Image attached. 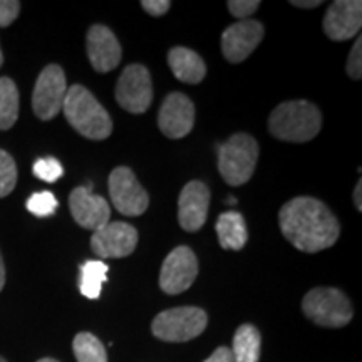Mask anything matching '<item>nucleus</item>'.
<instances>
[{
  "label": "nucleus",
  "mask_w": 362,
  "mask_h": 362,
  "mask_svg": "<svg viewBox=\"0 0 362 362\" xmlns=\"http://www.w3.org/2000/svg\"><path fill=\"white\" fill-rule=\"evenodd\" d=\"M138 245V230L126 221H110L90 237V248L99 259H124Z\"/></svg>",
  "instance_id": "11"
},
{
  "label": "nucleus",
  "mask_w": 362,
  "mask_h": 362,
  "mask_svg": "<svg viewBox=\"0 0 362 362\" xmlns=\"http://www.w3.org/2000/svg\"><path fill=\"white\" fill-rule=\"evenodd\" d=\"M168 66L175 78L187 84L202 83L206 74V66L200 54L187 47H173L168 52Z\"/></svg>",
  "instance_id": "18"
},
{
  "label": "nucleus",
  "mask_w": 362,
  "mask_h": 362,
  "mask_svg": "<svg viewBox=\"0 0 362 362\" xmlns=\"http://www.w3.org/2000/svg\"><path fill=\"white\" fill-rule=\"evenodd\" d=\"M279 223L285 240L307 253L332 247L341 235L336 215L325 203L310 197H297L285 203L279 214Z\"/></svg>",
  "instance_id": "1"
},
{
  "label": "nucleus",
  "mask_w": 362,
  "mask_h": 362,
  "mask_svg": "<svg viewBox=\"0 0 362 362\" xmlns=\"http://www.w3.org/2000/svg\"><path fill=\"white\" fill-rule=\"evenodd\" d=\"M347 74L351 79L359 81L362 78V39L357 37L356 44L352 45V51L347 59Z\"/></svg>",
  "instance_id": "27"
},
{
  "label": "nucleus",
  "mask_w": 362,
  "mask_h": 362,
  "mask_svg": "<svg viewBox=\"0 0 362 362\" xmlns=\"http://www.w3.org/2000/svg\"><path fill=\"white\" fill-rule=\"evenodd\" d=\"M206 324L208 315L200 307H175L155 317L151 332L165 342H188L200 336Z\"/></svg>",
  "instance_id": "6"
},
{
  "label": "nucleus",
  "mask_w": 362,
  "mask_h": 362,
  "mask_svg": "<svg viewBox=\"0 0 362 362\" xmlns=\"http://www.w3.org/2000/svg\"><path fill=\"white\" fill-rule=\"evenodd\" d=\"M203 362H235V361H233L232 351H230L228 347L221 346L214 352V354L208 357L206 361H203Z\"/></svg>",
  "instance_id": "31"
},
{
  "label": "nucleus",
  "mask_w": 362,
  "mask_h": 362,
  "mask_svg": "<svg viewBox=\"0 0 362 362\" xmlns=\"http://www.w3.org/2000/svg\"><path fill=\"white\" fill-rule=\"evenodd\" d=\"M259 7H260L259 0H230L228 2L230 13L242 21H247L253 12H257V8Z\"/></svg>",
  "instance_id": "28"
},
{
  "label": "nucleus",
  "mask_w": 362,
  "mask_h": 362,
  "mask_svg": "<svg viewBox=\"0 0 362 362\" xmlns=\"http://www.w3.org/2000/svg\"><path fill=\"white\" fill-rule=\"evenodd\" d=\"M86 51H88L90 64L101 74L116 69L121 62V56H123L119 40L116 39L110 27L101 24L93 25L88 30Z\"/></svg>",
  "instance_id": "16"
},
{
  "label": "nucleus",
  "mask_w": 362,
  "mask_h": 362,
  "mask_svg": "<svg viewBox=\"0 0 362 362\" xmlns=\"http://www.w3.org/2000/svg\"><path fill=\"white\" fill-rule=\"evenodd\" d=\"M141 7L149 13V16L160 17L165 16V13L170 11L171 2L170 0H143Z\"/></svg>",
  "instance_id": "30"
},
{
  "label": "nucleus",
  "mask_w": 362,
  "mask_h": 362,
  "mask_svg": "<svg viewBox=\"0 0 362 362\" xmlns=\"http://www.w3.org/2000/svg\"><path fill=\"white\" fill-rule=\"evenodd\" d=\"M33 171L39 180L47 181V183H54V181H57L62 175H64V168H62L61 161L51 156L39 158V160L34 163Z\"/></svg>",
  "instance_id": "26"
},
{
  "label": "nucleus",
  "mask_w": 362,
  "mask_h": 362,
  "mask_svg": "<svg viewBox=\"0 0 362 362\" xmlns=\"http://www.w3.org/2000/svg\"><path fill=\"white\" fill-rule=\"evenodd\" d=\"M362 27L361 0H336L324 17V33L330 40L344 42L354 39Z\"/></svg>",
  "instance_id": "15"
},
{
  "label": "nucleus",
  "mask_w": 362,
  "mask_h": 362,
  "mask_svg": "<svg viewBox=\"0 0 362 362\" xmlns=\"http://www.w3.org/2000/svg\"><path fill=\"white\" fill-rule=\"evenodd\" d=\"M0 362H7L6 359H4V357H0Z\"/></svg>",
  "instance_id": "38"
},
{
  "label": "nucleus",
  "mask_w": 362,
  "mask_h": 362,
  "mask_svg": "<svg viewBox=\"0 0 362 362\" xmlns=\"http://www.w3.org/2000/svg\"><path fill=\"white\" fill-rule=\"evenodd\" d=\"M21 12V2L17 0H0V27H8Z\"/></svg>",
  "instance_id": "29"
},
{
  "label": "nucleus",
  "mask_w": 362,
  "mask_h": 362,
  "mask_svg": "<svg viewBox=\"0 0 362 362\" xmlns=\"http://www.w3.org/2000/svg\"><path fill=\"white\" fill-rule=\"evenodd\" d=\"M264 39V25L259 21H240L221 34V52L232 64H240L259 47Z\"/></svg>",
  "instance_id": "13"
},
{
  "label": "nucleus",
  "mask_w": 362,
  "mask_h": 362,
  "mask_svg": "<svg viewBox=\"0 0 362 362\" xmlns=\"http://www.w3.org/2000/svg\"><path fill=\"white\" fill-rule=\"evenodd\" d=\"M228 205H237V198H228Z\"/></svg>",
  "instance_id": "36"
},
{
  "label": "nucleus",
  "mask_w": 362,
  "mask_h": 362,
  "mask_svg": "<svg viewBox=\"0 0 362 362\" xmlns=\"http://www.w3.org/2000/svg\"><path fill=\"white\" fill-rule=\"evenodd\" d=\"M72 351L78 362H107L103 342L90 332H79L72 341Z\"/></svg>",
  "instance_id": "23"
},
{
  "label": "nucleus",
  "mask_w": 362,
  "mask_h": 362,
  "mask_svg": "<svg viewBox=\"0 0 362 362\" xmlns=\"http://www.w3.org/2000/svg\"><path fill=\"white\" fill-rule=\"evenodd\" d=\"M107 185H110L112 205L121 215L139 216L148 210L149 194L129 168L117 166L112 170Z\"/></svg>",
  "instance_id": "9"
},
{
  "label": "nucleus",
  "mask_w": 362,
  "mask_h": 362,
  "mask_svg": "<svg viewBox=\"0 0 362 362\" xmlns=\"http://www.w3.org/2000/svg\"><path fill=\"white\" fill-rule=\"evenodd\" d=\"M69 208L72 218L83 228L98 232L110 223L111 206L103 197L93 193V185L74 188L69 194Z\"/></svg>",
  "instance_id": "12"
},
{
  "label": "nucleus",
  "mask_w": 362,
  "mask_h": 362,
  "mask_svg": "<svg viewBox=\"0 0 362 362\" xmlns=\"http://www.w3.org/2000/svg\"><path fill=\"white\" fill-rule=\"evenodd\" d=\"M218 149V171L230 187H242L252 178L259 161V143L250 134L237 133Z\"/></svg>",
  "instance_id": "4"
},
{
  "label": "nucleus",
  "mask_w": 362,
  "mask_h": 362,
  "mask_svg": "<svg viewBox=\"0 0 362 362\" xmlns=\"http://www.w3.org/2000/svg\"><path fill=\"white\" fill-rule=\"evenodd\" d=\"M354 203L357 206V210L362 211V181L356 185V189H354Z\"/></svg>",
  "instance_id": "33"
},
{
  "label": "nucleus",
  "mask_w": 362,
  "mask_h": 362,
  "mask_svg": "<svg viewBox=\"0 0 362 362\" xmlns=\"http://www.w3.org/2000/svg\"><path fill=\"white\" fill-rule=\"evenodd\" d=\"M292 6L296 7H300V8H315L319 6H322V2L320 0H292Z\"/></svg>",
  "instance_id": "32"
},
{
  "label": "nucleus",
  "mask_w": 362,
  "mask_h": 362,
  "mask_svg": "<svg viewBox=\"0 0 362 362\" xmlns=\"http://www.w3.org/2000/svg\"><path fill=\"white\" fill-rule=\"evenodd\" d=\"M218 243L225 250H242L248 240L245 218L238 211L230 210L218 216L215 225Z\"/></svg>",
  "instance_id": "19"
},
{
  "label": "nucleus",
  "mask_w": 362,
  "mask_h": 362,
  "mask_svg": "<svg viewBox=\"0 0 362 362\" xmlns=\"http://www.w3.org/2000/svg\"><path fill=\"white\" fill-rule=\"evenodd\" d=\"M19 117V90L11 78H0V129L7 131Z\"/></svg>",
  "instance_id": "22"
},
{
  "label": "nucleus",
  "mask_w": 362,
  "mask_h": 362,
  "mask_svg": "<svg viewBox=\"0 0 362 362\" xmlns=\"http://www.w3.org/2000/svg\"><path fill=\"white\" fill-rule=\"evenodd\" d=\"M107 267L101 260H88L81 265L79 275V291L84 297L96 300L101 296L103 285L107 280Z\"/></svg>",
  "instance_id": "21"
},
{
  "label": "nucleus",
  "mask_w": 362,
  "mask_h": 362,
  "mask_svg": "<svg viewBox=\"0 0 362 362\" xmlns=\"http://www.w3.org/2000/svg\"><path fill=\"white\" fill-rule=\"evenodd\" d=\"M25 206L33 215L39 216V218H45V216H51L56 214L59 203L51 192H39L34 193L33 197L27 200Z\"/></svg>",
  "instance_id": "25"
},
{
  "label": "nucleus",
  "mask_w": 362,
  "mask_h": 362,
  "mask_svg": "<svg viewBox=\"0 0 362 362\" xmlns=\"http://www.w3.org/2000/svg\"><path fill=\"white\" fill-rule=\"evenodd\" d=\"M4 64V54H2V49H0V66Z\"/></svg>",
  "instance_id": "37"
},
{
  "label": "nucleus",
  "mask_w": 362,
  "mask_h": 362,
  "mask_svg": "<svg viewBox=\"0 0 362 362\" xmlns=\"http://www.w3.org/2000/svg\"><path fill=\"white\" fill-rule=\"evenodd\" d=\"M262 337L259 329L252 324L240 325L233 336L232 356L235 362H259Z\"/></svg>",
  "instance_id": "20"
},
{
  "label": "nucleus",
  "mask_w": 362,
  "mask_h": 362,
  "mask_svg": "<svg viewBox=\"0 0 362 362\" xmlns=\"http://www.w3.org/2000/svg\"><path fill=\"white\" fill-rule=\"evenodd\" d=\"M67 93L66 74L61 66L49 64L39 74L33 94L34 115L42 121L54 119L62 110Z\"/></svg>",
  "instance_id": "8"
},
{
  "label": "nucleus",
  "mask_w": 362,
  "mask_h": 362,
  "mask_svg": "<svg viewBox=\"0 0 362 362\" xmlns=\"http://www.w3.org/2000/svg\"><path fill=\"white\" fill-rule=\"evenodd\" d=\"M322 128V115L315 104L304 99L279 104L269 117V131L274 138L288 143H307Z\"/></svg>",
  "instance_id": "3"
},
{
  "label": "nucleus",
  "mask_w": 362,
  "mask_h": 362,
  "mask_svg": "<svg viewBox=\"0 0 362 362\" xmlns=\"http://www.w3.org/2000/svg\"><path fill=\"white\" fill-rule=\"evenodd\" d=\"M62 111L67 123L84 138L101 141L112 133L111 116L84 86L74 84L67 88Z\"/></svg>",
  "instance_id": "2"
},
{
  "label": "nucleus",
  "mask_w": 362,
  "mask_h": 362,
  "mask_svg": "<svg viewBox=\"0 0 362 362\" xmlns=\"http://www.w3.org/2000/svg\"><path fill=\"white\" fill-rule=\"evenodd\" d=\"M37 362H59V361L51 359V357H44V359H40V361H37Z\"/></svg>",
  "instance_id": "35"
},
{
  "label": "nucleus",
  "mask_w": 362,
  "mask_h": 362,
  "mask_svg": "<svg viewBox=\"0 0 362 362\" xmlns=\"http://www.w3.org/2000/svg\"><path fill=\"white\" fill-rule=\"evenodd\" d=\"M302 310L320 327H344L352 320L351 300L344 292L332 287H315L302 300Z\"/></svg>",
  "instance_id": "5"
},
{
  "label": "nucleus",
  "mask_w": 362,
  "mask_h": 362,
  "mask_svg": "<svg viewBox=\"0 0 362 362\" xmlns=\"http://www.w3.org/2000/svg\"><path fill=\"white\" fill-rule=\"evenodd\" d=\"M17 185V166L7 151L0 149V198L13 192Z\"/></svg>",
  "instance_id": "24"
},
{
  "label": "nucleus",
  "mask_w": 362,
  "mask_h": 362,
  "mask_svg": "<svg viewBox=\"0 0 362 362\" xmlns=\"http://www.w3.org/2000/svg\"><path fill=\"white\" fill-rule=\"evenodd\" d=\"M4 285H6V267H4V259L0 255V292H2Z\"/></svg>",
  "instance_id": "34"
},
{
  "label": "nucleus",
  "mask_w": 362,
  "mask_h": 362,
  "mask_svg": "<svg viewBox=\"0 0 362 362\" xmlns=\"http://www.w3.org/2000/svg\"><path fill=\"white\" fill-rule=\"evenodd\" d=\"M198 275V260L189 247H176L161 265L160 287L170 296L188 291Z\"/></svg>",
  "instance_id": "10"
},
{
  "label": "nucleus",
  "mask_w": 362,
  "mask_h": 362,
  "mask_svg": "<svg viewBox=\"0 0 362 362\" xmlns=\"http://www.w3.org/2000/svg\"><path fill=\"white\" fill-rule=\"evenodd\" d=\"M116 101L131 115H143L153 101L149 71L141 64H129L116 84Z\"/></svg>",
  "instance_id": "7"
},
{
  "label": "nucleus",
  "mask_w": 362,
  "mask_h": 362,
  "mask_svg": "<svg viewBox=\"0 0 362 362\" xmlns=\"http://www.w3.org/2000/svg\"><path fill=\"white\" fill-rule=\"evenodd\" d=\"M194 124V104L187 94L171 93L165 98L160 115H158V126L161 133L170 139H181L189 134Z\"/></svg>",
  "instance_id": "14"
},
{
  "label": "nucleus",
  "mask_w": 362,
  "mask_h": 362,
  "mask_svg": "<svg viewBox=\"0 0 362 362\" xmlns=\"http://www.w3.org/2000/svg\"><path fill=\"white\" fill-rule=\"evenodd\" d=\"M210 206V192L203 181H189L178 198V221L187 232H198L205 225Z\"/></svg>",
  "instance_id": "17"
}]
</instances>
